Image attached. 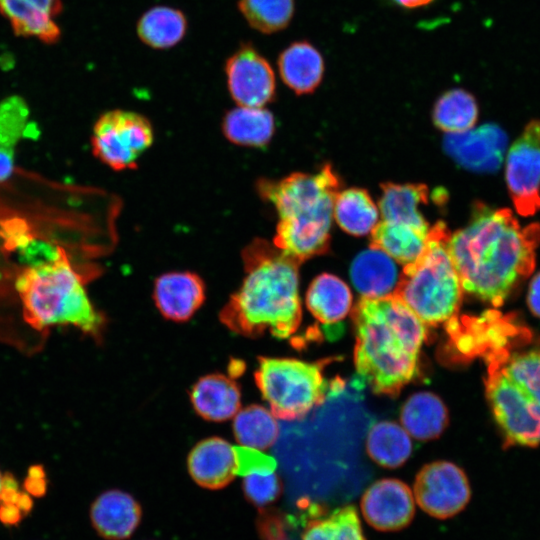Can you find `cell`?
Masks as SVG:
<instances>
[{
  "label": "cell",
  "mask_w": 540,
  "mask_h": 540,
  "mask_svg": "<svg viewBox=\"0 0 540 540\" xmlns=\"http://www.w3.org/2000/svg\"><path fill=\"white\" fill-rule=\"evenodd\" d=\"M539 244V223L522 227L510 209L475 202L448 250L463 291L500 306L534 271Z\"/></svg>",
  "instance_id": "6da1fadb"
},
{
  "label": "cell",
  "mask_w": 540,
  "mask_h": 540,
  "mask_svg": "<svg viewBox=\"0 0 540 540\" xmlns=\"http://www.w3.org/2000/svg\"><path fill=\"white\" fill-rule=\"evenodd\" d=\"M242 258L245 277L221 310V322L242 336L268 331L279 339L289 338L301 322L300 263L260 239L244 249Z\"/></svg>",
  "instance_id": "7a4b0ae2"
},
{
  "label": "cell",
  "mask_w": 540,
  "mask_h": 540,
  "mask_svg": "<svg viewBox=\"0 0 540 540\" xmlns=\"http://www.w3.org/2000/svg\"><path fill=\"white\" fill-rule=\"evenodd\" d=\"M353 320L358 374L373 392L396 396L417 375L426 325L393 294L362 297Z\"/></svg>",
  "instance_id": "3957f363"
},
{
  "label": "cell",
  "mask_w": 540,
  "mask_h": 540,
  "mask_svg": "<svg viewBox=\"0 0 540 540\" xmlns=\"http://www.w3.org/2000/svg\"><path fill=\"white\" fill-rule=\"evenodd\" d=\"M339 179L329 164L315 174L293 173L262 180L259 193L275 207L279 221L273 244L302 263L327 252Z\"/></svg>",
  "instance_id": "277c9868"
},
{
  "label": "cell",
  "mask_w": 540,
  "mask_h": 540,
  "mask_svg": "<svg viewBox=\"0 0 540 540\" xmlns=\"http://www.w3.org/2000/svg\"><path fill=\"white\" fill-rule=\"evenodd\" d=\"M15 290L24 320L42 330L53 325H72L100 337L104 319L91 303L80 273L66 252L26 265L15 279Z\"/></svg>",
  "instance_id": "5b68a950"
},
{
  "label": "cell",
  "mask_w": 540,
  "mask_h": 540,
  "mask_svg": "<svg viewBox=\"0 0 540 540\" xmlns=\"http://www.w3.org/2000/svg\"><path fill=\"white\" fill-rule=\"evenodd\" d=\"M510 344L487 349L485 392L505 445L540 443V350L510 352Z\"/></svg>",
  "instance_id": "8992f818"
},
{
  "label": "cell",
  "mask_w": 540,
  "mask_h": 540,
  "mask_svg": "<svg viewBox=\"0 0 540 540\" xmlns=\"http://www.w3.org/2000/svg\"><path fill=\"white\" fill-rule=\"evenodd\" d=\"M450 235L444 222L433 225L424 250L404 266L392 293L425 325L458 319L463 288L448 250Z\"/></svg>",
  "instance_id": "52a82bcc"
},
{
  "label": "cell",
  "mask_w": 540,
  "mask_h": 540,
  "mask_svg": "<svg viewBox=\"0 0 540 540\" xmlns=\"http://www.w3.org/2000/svg\"><path fill=\"white\" fill-rule=\"evenodd\" d=\"M331 359L308 363L262 357L254 373L257 387L276 418L296 420L321 404L328 384L323 370Z\"/></svg>",
  "instance_id": "ba28073f"
},
{
  "label": "cell",
  "mask_w": 540,
  "mask_h": 540,
  "mask_svg": "<svg viewBox=\"0 0 540 540\" xmlns=\"http://www.w3.org/2000/svg\"><path fill=\"white\" fill-rule=\"evenodd\" d=\"M153 137L152 125L143 115L112 110L97 119L91 136L92 150L110 168L124 170L136 165Z\"/></svg>",
  "instance_id": "9c48e42d"
},
{
  "label": "cell",
  "mask_w": 540,
  "mask_h": 540,
  "mask_svg": "<svg viewBox=\"0 0 540 540\" xmlns=\"http://www.w3.org/2000/svg\"><path fill=\"white\" fill-rule=\"evenodd\" d=\"M507 188L517 213L540 210V120H531L514 141L506 158Z\"/></svg>",
  "instance_id": "30bf717a"
},
{
  "label": "cell",
  "mask_w": 540,
  "mask_h": 540,
  "mask_svg": "<svg viewBox=\"0 0 540 540\" xmlns=\"http://www.w3.org/2000/svg\"><path fill=\"white\" fill-rule=\"evenodd\" d=\"M414 494L419 507L437 519H448L467 506L470 485L464 471L448 461L421 468L415 478Z\"/></svg>",
  "instance_id": "8fae6325"
},
{
  "label": "cell",
  "mask_w": 540,
  "mask_h": 540,
  "mask_svg": "<svg viewBox=\"0 0 540 540\" xmlns=\"http://www.w3.org/2000/svg\"><path fill=\"white\" fill-rule=\"evenodd\" d=\"M227 85L239 106L264 107L275 96L276 81L270 63L249 43L226 61Z\"/></svg>",
  "instance_id": "7c38bea8"
},
{
  "label": "cell",
  "mask_w": 540,
  "mask_h": 540,
  "mask_svg": "<svg viewBox=\"0 0 540 540\" xmlns=\"http://www.w3.org/2000/svg\"><path fill=\"white\" fill-rule=\"evenodd\" d=\"M446 152L462 167L479 173L497 171L504 159L508 138L496 124H484L444 138Z\"/></svg>",
  "instance_id": "4fadbf2b"
},
{
  "label": "cell",
  "mask_w": 540,
  "mask_h": 540,
  "mask_svg": "<svg viewBox=\"0 0 540 540\" xmlns=\"http://www.w3.org/2000/svg\"><path fill=\"white\" fill-rule=\"evenodd\" d=\"M360 506L366 522L384 532L406 528L415 515L412 492L397 479H381L373 483L363 494Z\"/></svg>",
  "instance_id": "5bb4252c"
},
{
  "label": "cell",
  "mask_w": 540,
  "mask_h": 540,
  "mask_svg": "<svg viewBox=\"0 0 540 540\" xmlns=\"http://www.w3.org/2000/svg\"><path fill=\"white\" fill-rule=\"evenodd\" d=\"M189 474L201 487L217 490L240 475L239 446L212 437L199 442L187 460Z\"/></svg>",
  "instance_id": "9a60e30c"
},
{
  "label": "cell",
  "mask_w": 540,
  "mask_h": 540,
  "mask_svg": "<svg viewBox=\"0 0 540 540\" xmlns=\"http://www.w3.org/2000/svg\"><path fill=\"white\" fill-rule=\"evenodd\" d=\"M154 302L169 320L190 319L205 299L203 280L192 272H169L159 276L154 284Z\"/></svg>",
  "instance_id": "2e32d148"
},
{
  "label": "cell",
  "mask_w": 540,
  "mask_h": 540,
  "mask_svg": "<svg viewBox=\"0 0 540 540\" xmlns=\"http://www.w3.org/2000/svg\"><path fill=\"white\" fill-rule=\"evenodd\" d=\"M142 518L138 501L129 493L113 489L100 494L90 508L91 523L107 540L128 539Z\"/></svg>",
  "instance_id": "e0dca14e"
},
{
  "label": "cell",
  "mask_w": 540,
  "mask_h": 540,
  "mask_svg": "<svg viewBox=\"0 0 540 540\" xmlns=\"http://www.w3.org/2000/svg\"><path fill=\"white\" fill-rule=\"evenodd\" d=\"M279 74L296 94L312 93L321 83L325 62L319 50L308 41H297L278 57Z\"/></svg>",
  "instance_id": "ac0fdd59"
},
{
  "label": "cell",
  "mask_w": 540,
  "mask_h": 540,
  "mask_svg": "<svg viewBox=\"0 0 540 540\" xmlns=\"http://www.w3.org/2000/svg\"><path fill=\"white\" fill-rule=\"evenodd\" d=\"M190 397L195 411L210 421L230 419L240 410V389L232 378L222 374L200 378L192 387Z\"/></svg>",
  "instance_id": "d6986e66"
},
{
  "label": "cell",
  "mask_w": 540,
  "mask_h": 540,
  "mask_svg": "<svg viewBox=\"0 0 540 540\" xmlns=\"http://www.w3.org/2000/svg\"><path fill=\"white\" fill-rule=\"evenodd\" d=\"M350 276L354 287L363 297L390 295L398 282L393 259L372 246L353 260Z\"/></svg>",
  "instance_id": "ffe728a7"
},
{
  "label": "cell",
  "mask_w": 540,
  "mask_h": 540,
  "mask_svg": "<svg viewBox=\"0 0 540 540\" xmlns=\"http://www.w3.org/2000/svg\"><path fill=\"white\" fill-rule=\"evenodd\" d=\"M379 209L382 220L429 230V225L419 211V205L428 202V188L423 184L381 185Z\"/></svg>",
  "instance_id": "44dd1931"
},
{
  "label": "cell",
  "mask_w": 540,
  "mask_h": 540,
  "mask_svg": "<svg viewBox=\"0 0 540 540\" xmlns=\"http://www.w3.org/2000/svg\"><path fill=\"white\" fill-rule=\"evenodd\" d=\"M306 305L317 320L332 325L346 317L352 305V295L347 284L340 278L323 273L310 284Z\"/></svg>",
  "instance_id": "7402d4cb"
},
{
  "label": "cell",
  "mask_w": 540,
  "mask_h": 540,
  "mask_svg": "<svg viewBox=\"0 0 540 540\" xmlns=\"http://www.w3.org/2000/svg\"><path fill=\"white\" fill-rule=\"evenodd\" d=\"M400 418L404 429L418 440L438 437L448 423L444 403L430 392L413 394L403 405Z\"/></svg>",
  "instance_id": "603a6c76"
},
{
  "label": "cell",
  "mask_w": 540,
  "mask_h": 540,
  "mask_svg": "<svg viewBox=\"0 0 540 540\" xmlns=\"http://www.w3.org/2000/svg\"><path fill=\"white\" fill-rule=\"evenodd\" d=\"M429 230L381 220L371 231V246L405 266L420 256L426 246Z\"/></svg>",
  "instance_id": "cb8c5ba5"
},
{
  "label": "cell",
  "mask_w": 540,
  "mask_h": 540,
  "mask_svg": "<svg viewBox=\"0 0 540 540\" xmlns=\"http://www.w3.org/2000/svg\"><path fill=\"white\" fill-rule=\"evenodd\" d=\"M225 137L237 145L264 147L274 132V117L264 107L238 106L227 112L223 120Z\"/></svg>",
  "instance_id": "d4e9b609"
},
{
  "label": "cell",
  "mask_w": 540,
  "mask_h": 540,
  "mask_svg": "<svg viewBox=\"0 0 540 540\" xmlns=\"http://www.w3.org/2000/svg\"><path fill=\"white\" fill-rule=\"evenodd\" d=\"M187 19L178 9L157 6L146 11L137 23L141 41L155 49L175 46L185 36Z\"/></svg>",
  "instance_id": "484cf974"
},
{
  "label": "cell",
  "mask_w": 540,
  "mask_h": 540,
  "mask_svg": "<svg viewBox=\"0 0 540 540\" xmlns=\"http://www.w3.org/2000/svg\"><path fill=\"white\" fill-rule=\"evenodd\" d=\"M338 225L356 236L368 234L378 222V208L369 194L360 188L338 192L333 208Z\"/></svg>",
  "instance_id": "4316f807"
},
{
  "label": "cell",
  "mask_w": 540,
  "mask_h": 540,
  "mask_svg": "<svg viewBox=\"0 0 540 540\" xmlns=\"http://www.w3.org/2000/svg\"><path fill=\"white\" fill-rule=\"evenodd\" d=\"M411 451L412 443L406 430L395 422H379L368 433L367 452L381 466L399 467Z\"/></svg>",
  "instance_id": "83f0119b"
},
{
  "label": "cell",
  "mask_w": 540,
  "mask_h": 540,
  "mask_svg": "<svg viewBox=\"0 0 540 540\" xmlns=\"http://www.w3.org/2000/svg\"><path fill=\"white\" fill-rule=\"evenodd\" d=\"M233 431L241 446L263 451L276 442L279 426L270 410L250 405L234 416Z\"/></svg>",
  "instance_id": "f1b7e54d"
},
{
  "label": "cell",
  "mask_w": 540,
  "mask_h": 540,
  "mask_svg": "<svg viewBox=\"0 0 540 540\" xmlns=\"http://www.w3.org/2000/svg\"><path fill=\"white\" fill-rule=\"evenodd\" d=\"M301 540H366L358 512L353 505L312 517Z\"/></svg>",
  "instance_id": "f546056e"
},
{
  "label": "cell",
  "mask_w": 540,
  "mask_h": 540,
  "mask_svg": "<svg viewBox=\"0 0 540 540\" xmlns=\"http://www.w3.org/2000/svg\"><path fill=\"white\" fill-rule=\"evenodd\" d=\"M478 118V106L474 96L456 88L446 91L435 103L433 121L447 133L470 130Z\"/></svg>",
  "instance_id": "4dcf8cb0"
},
{
  "label": "cell",
  "mask_w": 540,
  "mask_h": 540,
  "mask_svg": "<svg viewBox=\"0 0 540 540\" xmlns=\"http://www.w3.org/2000/svg\"><path fill=\"white\" fill-rule=\"evenodd\" d=\"M238 8L253 29L272 34L290 24L295 4L294 0H239Z\"/></svg>",
  "instance_id": "1f68e13d"
},
{
  "label": "cell",
  "mask_w": 540,
  "mask_h": 540,
  "mask_svg": "<svg viewBox=\"0 0 540 540\" xmlns=\"http://www.w3.org/2000/svg\"><path fill=\"white\" fill-rule=\"evenodd\" d=\"M29 110L19 97H10L0 104V149L15 153L16 145L24 137Z\"/></svg>",
  "instance_id": "d6a6232c"
},
{
  "label": "cell",
  "mask_w": 540,
  "mask_h": 540,
  "mask_svg": "<svg viewBox=\"0 0 540 540\" xmlns=\"http://www.w3.org/2000/svg\"><path fill=\"white\" fill-rule=\"evenodd\" d=\"M275 469V466H262L242 475L243 491L250 503L264 507L280 496L282 488Z\"/></svg>",
  "instance_id": "836d02e7"
},
{
  "label": "cell",
  "mask_w": 540,
  "mask_h": 540,
  "mask_svg": "<svg viewBox=\"0 0 540 540\" xmlns=\"http://www.w3.org/2000/svg\"><path fill=\"white\" fill-rule=\"evenodd\" d=\"M26 492L34 497L43 496L47 489L45 472L41 466H33L29 469L24 481Z\"/></svg>",
  "instance_id": "e575fe53"
},
{
  "label": "cell",
  "mask_w": 540,
  "mask_h": 540,
  "mask_svg": "<svg viewBox=\"0 0 540 540\" xmlns=\"http://www.w3.org/2000/svg\"><path fill=\"white\" fill-rule=\"evenodd\" d=\"M527 305L531 313L540 319V272L531 279L528 293Z\"/></svg>",
  "instance_id": "d590c367"
},
{
  "label": "cell",
  "mask_w": 540,
  "mask_h": 540,
  "mask_svg": "<svg viewBox=\"0 0 540 540\" xmlns=\"http://www.w3.org/2000/svg\"><path fill=\"white\" fill-rule=\"evenodd\" d=\"M25 517L21 509L14 503L0 502V522L6 526H15Z\"/></svg>",
  "instance_id": "8d00e7d4"
},
{
  "label": "cell",
  "mask_w": 540,
  "mask_h": 540,
  "mask_svg": "<svg viewBox=\"0 0 540 540\" xmlns=\"http://www.w3.org/2000/svg\"><path fill=\"white\" fill-rule=\"evenodd\" d=\"M15 153L0 149V184L6 182L14 173Z\"/></svg>",
  "instance_id": "74e56055"
},
{
  "label": "cell",
  "mask_w": 540,
  "mask_h": 540,
  "mask_svg": "<svg viewBox=\"0 0 540 540\" xmlns=\"http://www.w3.org/2000/svg\"><path fill=\"white\" fill-rule=\"evenodd\" d=\"M26 3L40 9L52 17L57 14L60 9V0H22Z\"/></svg>",
  "instance_id": "f35d334b"
},
{
  "label": "cell",
  "mask_w": 540,
  "mask_h": 540,
  "mask_svg": "<svg viewBox=\"0 0 540 540\" xmlns=\"http://www.w3.org/2000/svg\"><path fill=\"white\" fill-rule=\"evenodd\" d=\"M396 5L406 8V9H415L429 5L434 0H391Z\"/></svg>",
  "instance_id": "ab89813d"
},
{
  "label": "cell",
  "mask_w": 540,
  "mask_h": 540,
  "mask_svg": "<svg viewBox=\"0 0 540 540\" xmlns=\"http://www.w3.org/2000/svg\"><path fill=\"white\" fill-rule=\"evenodd\" d=\"M2 478H3V476L0 473V491H1V487H2Z\"/></svg>",
  "instance_id": "60d3db41"
}]
</instances>
